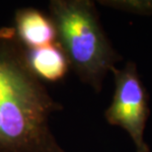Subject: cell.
Masks as SVG:
<instances>
[{
    "mask_svg": "<svg viewBox=\"0 0 152 152\" xmlns=\"http://www.w3.org/2000/svg\"><path fill=\"white\" fill-rule=\"evenodd\" d=\"M27 56L30 67L42 81L61 80L69 69L65 54L56 42L42 47L27 48Z\"/></svg>",
    "mask_w": 152,
    "mask_h": 152,
    "instance_id": "5",
    "label": "cell"
},
{
    "mask_svg": "<svg viewBox=\"0 0 152 152\" xmlns=\"http://www.w3.org/2000/svg\"><path fill=\"white\" fill-rule=\"evenodd\" d=\"M62 105L31 69L13 27L0 28V152H66L50 118Z\"/></svg>",
    "mask_w": 152,
    "mask_h": 152,
    "instance_id": "1",
    "label": "cell"
},
{
    "mask_svg": "<svg viewBox=\"0 0 152 152\" xmlns=\"http://www.w3.org/2000/svg\"><path fill=\"white\" fill-rule=\"evenodd\" d=\"M50 18L56 30V42L68 65L82 83L100 93L105 79L123 56L108 38L90 0H53Z\"/></svg>",
    "mask_w": 152,
    "mask_h": 152,
    "instance_id": "2",
    "label": "cell"
},
{
    "mask_svg": "<svg viewBox=\"0 0 152 152\" xmlns=\"http://www.w3.org/2000/svg\"><path fill=\"white\" fill-rule=\"evenodd\" d=\"M111 73L114 75L115 91L111 104L105 111L106 121L129 135L135 152H150L144 137L150 115L148 95L136 63L129 60L123 67H115Z\"/></svg>",
    "mask_w": 152,
    "mask_h": 152,
    "instance_id": "3",
    "label": "cell"
},
{
    "mask_svg": "<svg viewBox=\"0 0 152 152\" xmlns=\"http://www.w3.org/2000/svg\"><path fill=\"white\" fill-rule=\"evenodd\" d=\"M102 6L124 13L152 16V0H100Z\"/></svg>",
    "mask_w": 152,
    "mask_h": 152,
    "instance_id": "6",
    "label": "cell"
},
{
    "mask_svg": "<svg viewBox=\"0 0 152 152\" xmlns=\"http://www.w3.org/2000/svg\"><path fill=\"white\" fill-rule=\"evenodd\" d=\"M20 42L34 48L56 42V30L50 16L35 8H21L15 13L13 27Z\"/></svg>",
    "mask_w": 152,
    "mask_h": 152,
    "instance_id": "4",
    "label": "cell"
}]
</instances>
